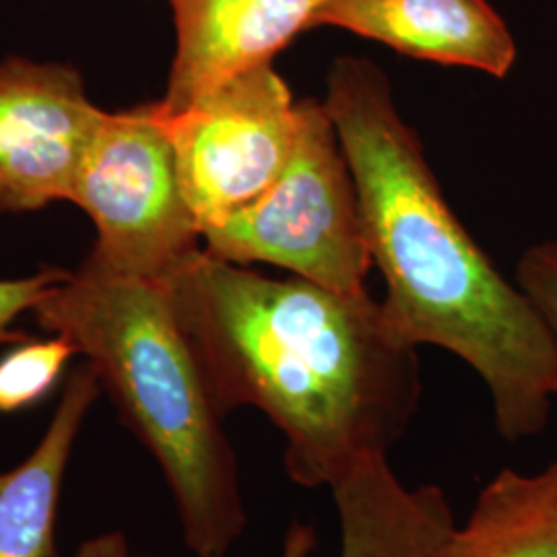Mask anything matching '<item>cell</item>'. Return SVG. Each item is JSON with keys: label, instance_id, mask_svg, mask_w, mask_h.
I'll use <instances>...</instances> for the list:
<instances>
[{"label": "cell", "instance_id": "6da1fadb", "mask_svg": "<svg viewBox=\"0 0 557 557\" xmlns=\"http://www.w3.org/2000/svg\"><path fill=\"white\" fill-rule=\"evenodd\" d=\"M221 418L259 409L285 438L287 475L333 487L386 457L418 411V349L368 292L262 275L195 250L165 277Z\"/></svg>", "mask_w": 557, "mask_h": 557}, {"label": "cell", "instance_id": "7a4b0ae2", "mask_svg": "<svg viewBox=\"0 0 557 557\" xmlns=\"http://www.w3.org/2000/svg\"><path fill=\"white\" fill-rule=\"evenodd\" d=\"M324 108L358 184L388 324L411 347L436 345L478 372L502 438L537 436L557 384V341L537 306L458 221L379 64L338 57Z\"/></svg>", "mask_w": 557, "mask_h": 557}, {"label": "cell", "instance_id": "3957f363", "mask_svg": "<svg viewBox=\"0 0 557 557\" xmlns=\"http://www.w3.org/2000/svg\"><path fill=\"white\" fill-rule=\"evenodd\" d=\"M89 361L124 425L160 465L195 557H227L246 529L238 462L163 278L83 262L32 310Z\"/></svg>", "mask_w": 557, "mask_h": 557}, {"label": "cell", "instance_id": "277c9868", "mask_svg": "<svg viewBox=\"0 0 557 557\" xmlns=\"http://www.w3.org/2000/svg\"><path fill=\"white\" fill-rule=\"evenodd\" d=\"M298 139L275 184L209 227L205 250L236 264L264 262L341 294L368 292L374 267L358 184L324 101H298Z\"/></svg>", "mask_w": 557, "mask_h": 557}, {"label": "cell", "instance_id": "5b68a950", "mask_svg": "<svg viewBox=\"0 0 557 557\" xmlns=\"http://www.w3.org/2000/svg\"><path fill=\"white\" fill-rule=\"evenodd\" d=\"M69 202L94 221L87 262L103 271L163 278L200 248L158 101L103 114Z\"/></svg>", "mask_w": 557, "mask_h": 557}, {"label": "cell", "instance_id": "8992f818", "mask_svg": "<svg viewBox=\"0 0 557 557\" xmlns=\"http://www.w3.org/2000/svg\"><path fill=\"white\" fill-rule=\"evenodd\" d=\"M158 108L200 236L260 199L298 139V101L273 62L225 81L178 112H165L160 101Z\"/></svg>", "mask_w": 557, "mask_h": 557}, {"label": "cell", "instance_id": "52a82bcc", "mask_svg": "<svg viewBox=\"0 0 557 557\" xmlns=\"http://www.w3.org/2000/svg\"><path fill=\"white\" fill-rule=\"evenodd\" d=\"M103 114L71 64L0 60V211L69 200Z\"/></svg>", "mask_w": 557, "mask_h": 557}, {"label": "cell", "instance_id": "ba28073f", "mask_svg": "<svg viewBox=\"0 0 557 557\" xmlns=\"http://www.w3.org/2000/svg\"><path fill=\"white\" fill-rule=\"evenodd\" d=\"M174 15L176 52L160 106L178 112L225 81L273 62L312 27L329 0H165Z\"/></svg>", "mask_w": 557, "mask_h": 557}, {"label": "cell", "instance_id": "9c48e42d", "mask_svg": "<svg viewBox=\"0 0 557 557\" xmlns=\"http://www.w3.org/2000/svg\"><path fill=\"white\" fill-rule=\"evenodd\" d=\"M322 25L498 79L517 62V41L487 0H329L312 20Z\"/></svg>", "mask_w": 557, "mask_h": 557}, {"label": "cell", "instance_id": "30bf717a", "mask_svg": "<svg viewBox=\"0 0 557 557\" xmlns=\"http://www.w3.org/2000/svg\"><path fill=\"white\" fill-rule=\"evenodd\" d=\"M331 492L341 520L338 557H444L457 527L438 485L407 487L386 457L359 462ZM314 541L310 527L294 524L281 557H308Z\"/></svg>", "mask_w": 557, "mask_h": 557}, {"label": "cell", "instance_id": "8fae6325", "mask_svg": "<svg viewBox=\"0 0 557 557\" xmlns=\"http://www.w3.org/2000/svg\"><path fill=\"white\" fill-rule=\"evenodd\" d=\"M100 376L89 361L75 368L32 455L0 473V557H54L60 492L75 442L100 397Z\"/></svg>", "mask_w": 557, "mask_h": 557}, {"label": "cell", "instance_id": "7c38bea8", "mask_svg": "<svg viewBox=\"0 0 557 557\" xmlns=\"http://www.w3.org/2000/svg\"><path fill=\"white\" fill-rule=\"evenodd\" d=\"M444 557H557V458L531 475L502 469Z\"/></svg>", "mask_w": 557, "mask_h": 557}, {"label": "cell", "instance_id": "4fadbf2b", "mask_svg": "<svg viewBox=\"0 0 557 557\" xmlns=\"http://www.w3.org/2000/svg\"><path fill=\"white\" fill-rule=\"evenodd\" d=\"M77 349L60 335L25 338L0 359V416L40 403L59 382Z\"/></svg>", "mask_w": 557, "mask_h": 557}, {"label": "cell", "instance_id": "5bb4252c", "mask_svg": "<svg viewBox=\"0 0 557 557\" xmlns=\"http://www.w3.org/2000/svg\"><path fill=\"white\" fill-rule=\"evenodd\" d=\"M71 273L62 269H44L29 277L0 278V345H17L27 338L23 331L13 329V324L21 314L32 312Z\"/></svg>", "mask_w": 557, "mask_h": 557}, {"label": "cell", "instance_id": "9a60e30c", "mask_svg": "<svg viewBox=\"0 0 557 557\" xmlns=\"http://www.w3.org/2000/svg\"><path fill=\"white\" fill-rule=\"evenodd\" d=\"M518 285L533 299L557 341V239L541 242L524 252L518 262Z\"/></svg>", "mask_w": 557, "mask_h": 557}, {"label": "cell", "instance_id": "2e32d148", "mask_svg": "<svg viewBox=\"0 0 557 557\" xmlns=\"http://www.w3.org/2000/svg\"><path fill=\"white\" fill-rule=\"evenodd\" d=\"M71 557H149L135 554L128 541L120 533H103L98 537L87 539Z\"/></svg>", "mask_w": 557, "mask_h": 557}]
</instances>
